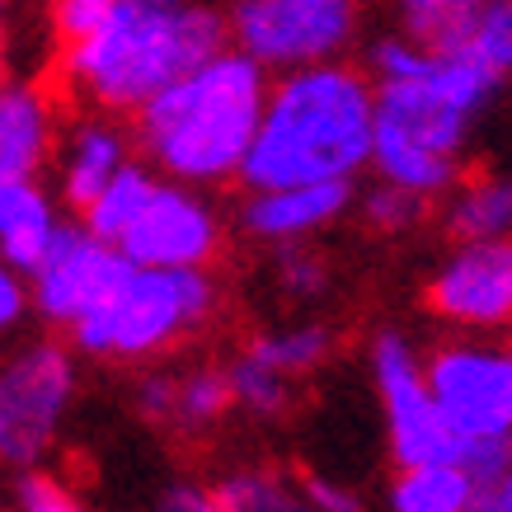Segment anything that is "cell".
I'll list each match as a JSON object with an SVG mask.
<instances>
[{
    "instance_id": "cell-1",
    "label": "cell",
    "mask_w": 512,
    "mask_h": 512,
    "mask_svg": "<svg viewBox=\"0 0 512 512\" xmlns=\"http://www.w3.org/2000/svg\"><path fill=\"white\" fill-rule=\"evenodd\" d=\"M268 90V66H259L240 47H226L132 113L137 146L170 179H184L193 188L231 184L245 174L249 146L268 109Z\"/></svg>"
},
{
    "instance_id": "cell-2",
    "label": "cell",
    "mask_w": 512,
    "mask_h": 512,
    "mask_svg": "<svg viewBox=\"0 0 512 512\" xmlns=\"http://www.w3.org/2000/svg\"><path fill=\"white\" fill-rule=\"evenodd\" d=\"M376 146V85L343 62L301 66L268 90L259 137L249 146L245 188L357 179Z\"/></svg>"
},
{
    "instance_id": "cell-3",
    "label": "cell",
    "mask_w": 512,
    "mask_h": 512,
    "mask_svg": "<svg viewBox=\"0 0 512 512\" xmlns=\"http://www.w3.org/2000/svg\"><path fill=\"white\" fill-rule=\"evenodd\" d=\"M226 38L231 19L202 0H118L90 38L62 47V80L99 113H137Z\"/></svg>"
},
{
    "instance_id": "cell-4",
    "label": "cell",
    "mask_w": 512,
    "mask_h": 512,
    "mask_svg": "<svg viewBox=\"0 0 512 512\" xmlns=\"http://www.w3.org/2000/svg\"><path fill=\"white\" fill-rule=\"evenodd\" d=\"M494 85L498 76L470 52H428L414 76L376 80L372 170L423 198L451 193L470 123L494 99Z\"/></svg>"
},
{
    "instance_id": "cell-5",
    "label": "cell",
    "mask_w": 512,
    "mask_h": 512,
    "mask_svg": "<svg viewBox=\"0 0 512 512\" xmlns=\"http://www.w3.org/2000/svg\"><path fill=\"white\" fill-rule=\"evenodd\" d=\"M217 301V282L207 268L132 264L127 278L80 325H71V343L104 362H146L207 329Z\"/></svg>"
},
{
    "instance_id": "cell-6",
    "label": "cell",
    "mask_w": 512,
    "mask_h": 512,
    "mask_svg": "<svg viewBox=\"0 0 512 512\" xmlns=\"http://www.w3.org/2000/svg\"><path fill=\"white\" fill-rule=\"evenodd\" d=\"M357 33V0H235L231 38L268 71L339 62Z\"/></svg>"
},
{
    "instance_id": "cell-7",
    "label": "cell",
    "mask_w": 512,
    "mask_h": 512,
    "mask_svg": "<svg viewBox=\"0 0 512 512\" xmlns=\"http://www.w3.org/2000/svg\"><path fill=\"white\" fill-rule=\"evenodd\" d=\"M372 381L386 414V437L395 466L419 461H461V437L451 433L447 414L433 395L428 362L414 353V343L400 329H381L372 343Z\"/></svg>"
},
{
    "instance_id": "cell-8",
    "label": "cell",
    "mask_w": 512,
    "mask_h": 512,
    "mask_svg": "<svg viewBox=\"0 0 512 512\" xmlns=\"http://www.w3.org/2000/svg\"><path fill=\"white\" fill-rule=\"evenodd\" d=\"M428 381L461 451L470 442H512V343H437Z\"/></svg>"
},
{
    "instance_id": "cell-9",
    "label": "cell",
    "mask_w": 512,
    "mask_h": 512,
    "mask_svg": "<svg viewBox=\"0 0 512 512\" xmlns=\"http://www.w3.org/2000/svg\"><path fill=\"white\" fill-rule=\"evenodd\" d=\"M76 390V367L62 343L38 339L24 343L0 376V456L15 470L43 461L52 437L62 428V414Z\"/></svg>"
},
{
    "instance_id": "cell-10",
    "label": "cell",
    "mask_w": 512,
    "mask_h": 512,
    "mask_svg": "<svg viewBox=\"0 0 512 512\" xmlns=\"http://www.w3.org/2000/svg\"><path fill=\"white\" fill-rule=\"evenodd\" d=\"M423 306L451 329H508L512 325V235L456 240L423 287Z\"/></svg>"
},
{
    "instance_id": "cell-11",
    "label": "cell",
    "mask_w": 512,
    "mask_h": 512,
    "mask_svg": "<svg viewBox=\"0 0 512 512\" xmlns=\"http://www.w3.org/2000/svg\"><path fill=\"white\" fill-rule=\"evenodd\" d=\"M127 268H132V259L113 240L94 235L80 217L66 221L52 254L29 273L33 311L43 315L47 325H80L127 278Z\"/></svg>"
},
{
    "instance_id": "cell-12",
    "label": "cell",
    "mask_w": 512,
    "mask_h": 512,
    "mask_svg": "<svg viewBox=\"0 0 512 512\" xmlns=\"http://www.w3.org/2000/svg\"><path fill=\"white\" fill-rule=\"evenodd\" d=\"M132 264L156 268H207L221 254V217L217 207L193 193L184 179H156L146 207L118 240Z\"/></svg>"
},
{
    "instance_id": "cell-13",
    "label": "cell",
    "mask_w": 512,
    "mask_h": 512,
    "mask_svg": "<svg viewBox=\"0 0 512 512\" xmlns=\"http://www.w3.org/2000/svg\"><path fill=\"white\" fill-rule=\"evenodd\" d=\"M348 207H353V179L249 188V198L240 202V231L259 245H301L306 235L334 226Z\"/></svg>"
},
{
    "instance_id": "cell-14",
    "label": "cell",
    "mask_w": 512,
    "mask_h": 512,
    "mask_svg": "<svg viewBox=\"0 0 512 512\" xmlns=\"http://www.w3.org/2000/svg\"><path fill=\"white\" fill-rule=\"evenodd\" d=\"M57 151V104L43 85L10 80L0 94V179H38Z\"/></svg>"
},
{
    "instance_id": "cell-15",
    "label": "cell",
    "mask_w": 512,
    "mask_h": 512,
    "mask_svg": "<svg viewBox=\"0 0 512 512\" xmlns=\"http://www.w3.org/2000/svg\"><path fill=\"white\" fill-rule=\"evenodd\" d=\"M127 160H132V141L123 127L109 118H80L62 146V202L76 217H85L90 202L123 174Z\"/></svg>"
},
{
    "instance_id": "cell-16",
    "label": "cell",
    "mask_w": 512,
    "mask_h": 512,
    "mask_svg": "<svg viewBox=\"0 0 512 512\" xmlns=\"http://www.w3.org/2000/svg\"><path fill=\"white\" fill-rule=\"evenodd\" d=\"M62 226L57 202L38 188V179H0V254L10 268L33 273L52 254Z\"/></svg>"
},
{
    "instance_id": "cell-17",
    "label": "cell",
    "mask_w": 512,
    "mask_h": 512,
    "mask_svg": "<svg viewBox=\"0 0 512 512\" xmlns=\"http://www.w3.org/2000/svg\"><path fill=\"white\" fill-rule=\"evenodd\" d=\"M475 475L466 461H419L400 466L390 484V512H470Z\"/></svg>"
},
{
    "instance_id": "cell-18",
    "label": "cell",
    "mask_w": 512,
    "mask_h": 512,
    "mask_svg": "<svg viewBox=\"0 0 512 512\" xmlns=\"http://www.w3.org/2000/svg\"><path fill=\"white\" fill-rule=\"evenodd\" d=\"M451 240H489V235H512V174H484V179H461L451 188L447 217H442Z\"/></svg>"
},
{
    "instance_id": "cell-19",
    "label": "cell",
    "mask_w": 512,
    "mask_h": 512,
    "mask_svg": "<svg viewBox=\"0 0 512 512\" xmlns=\"http://www.w3.org/2000/svg\"><path fill=\"white\" fill-rule=\"evenodd\" d=\"M395 5L404 38H414L428 52H466L470 29L484 10V0H395Z\"/></svg>"
},
{
    "instance_id": "cell-20",
    "label": "cell",
    "mask_w": 512,
    "mask_h": 512,
    "mask_svg": "<svg viewBox=\"0 0 512 512\" xmlns=\"http://www.w3.org/2000/svg\"><path fill=\"white\" fill-rule=\"evenodd\" d=\"M235 409V386L226 367H193V372L174 376V404H170V428L188 437H202L217 428Z\"/></svg>"
},
{
    "instance_id": "cell-21",
    "label": "cell",
    "mask_w": 512,
    "mask_h": 512,
    "mask_svg": "<svg viewBox=\"0 0 512 512\" xmlns=\"http://www.w3.org/2000/svg\"><path fill=\"white\" fill-rule=\"evenodd\" d=\"M151 188H156V174L146 170V165H137V160H127L123 174L113 179L99 198L90 202V212H85V226H90L94 235H104V240H123V231L137 221V212L146 207V198H151Z\"/></svg>"
},
{
    "instance_id": "cell-22",
    "label": "cell",
    "mask_w": 512,
    "mask_h": 512,
    "mask_svg": "<svg viewBox=\"0 0 512 512\" xmlns=\"http://www.w3.org/2000/svg\"><path fill=\"white\" fill-rule=\"evenodd\" d=\"M217 489L231 512H315L306 489H296L287 475H278V470H268V466L235 470Z\"/></svg>"
},
{
    "instance_id": "cell-23",
    "label": "cell",
    "mask_w": 512,
    "mask_h": 512,
    "mask_svg": "<svg viewBox=\"0 0 512 512\" xmlns=\"http://www.w3.org/2000/svg\"><path fill=\"white\" fill-rule=\"evenodd\" d=\"M249 353H259L264 362H273L278 372H287L296 381V376L315 372L320 362H329V353H334V329H325V325L268 329V334H259V339L249 343Z\"/></svg>"
},
{
    "instance_id": "cell-24",
    "label": "cell",
    "mask_w": 512,
    "mask_h": 512,
    "mask_svg": "<svg viewBox=\"0 0 512 512\" xmlns=\"http://www.w3.org/2000/svg\"><path fill=\"white\" fill-rule=\"evenodd\" d=\"M231 372V386H235V404L245 414H259V419H278L282 409L292 404V376L278 372L273 362H264L259 353H240L226 367Z\"/></svg>"
},
{
    "instance_id": "cell-25",
    "label": "cell",
    "mask_w": 512,
    "mask_h": 512,
    "mask_svg": "<svg viewBox=\"0 0 512 512\" xmlns=\"http://www.w3.org/2000/svg\"><path fill=\"white\" fill-rule=\"evenodd\" d=\"M428 202L423 193H414V188H400V184H381L362 198V226L376 235H404L414 231L423 217H428Z\"/></svg>"
},
{
    "instance_id": "cell-26",
    "label": "cell",
    "mask_w": 512,
    "mask_h": 512,
    "mask_svg": "<svg viewBox=\"0 0 512 512\" xmlns=\"http://www.w3.org/2000/svg\"><path fill=\"white\" fill-rule=\"evenodd\" d=\"M466 52L484 62L498 80L512 76V0H484L480 19L470 29Z\"/></svg>"
},
{
    "instance_id": "cell-27",
    "label": "cell",
    "mask_w": 512,
    "mask_h": 512,
    "mask_svg": "<svg viewBox=\"0 0 512 512\" xmlns=\"http://www.w3.org/2000/svg\"><path fill=\"white\" fill-rule=\"evenodd\" d=\"M10 508L15 512H85L80 508V498L71 494L57 475H47V470H38V466L19 470L15 494H10Z\"/></svg>"
},
{
    "instance_id": "cell-28",
    "label": "cell",
    "mask_w": 512,
    "mask_h": 512,
    "mask_svg": "<svg viewBox=\"0 0 512 512\" xmlns=\"http://www.w3.org/2000/svg\"><path fill=\"white\" fill-rule=\"evenodd\" d=\"M113 5L118 0H52V33L62 38V47L80 43L113 15Z\"/></svg>"
},
{
    "instance_id": "cell-29",
    "label": "cell",
    "mask_w": 512,
    "mask_h": 512,
    "mask_svg": "<svg viewBox=\"0 0 512 512\" xmlns=\"http://www.w3.org/2000/svg\"><path fill=\"white\" fill-rule=\"evenodd\" d=\"M278 287L287 296H296V301L320 296V292H325V259H315V254H306V249H296V245H282Z\"/></svg>"
},
{
    "instance_id": "cell-30",
    "label": "cell",
    "mask_w": 512,
    "mask_h": 512,
    "mask_svg": "<svg viewBox=\"0 0 512 512\" xmlns=\"http://www.w3.org/2000/svg\"><path fill=\"white\" fill-rule=\"evenodd\" d=\"M151 512H231V508H226L217 484L212 489H202V484H170Z\"/></svg>"
},
{
    "instance_id": "cell-31",
    "label": "cell",
    "mask_w": 512,
    "mask_h": 512,
    "mask_svg": "<svg viewBox=\"0 0 512 512\" xmlns=\"http://www.w3.org/2000/svg\"><path fill=\"white\" fill-rule=\"evenodd\" d=\"M301 489H306V498H311L315 512H362V498H357V489H348L343 480H329V475H301Z\"/></svg>"
},
{
    "instance_id": "cell-32",
    "label": "cell",
    "mask_w": 512,
    "mask_h": 512,
    "mask_svg": "<svg viewBox=\"0 0 512 512\" xmlns=\"http://www.w3.org/2000/svg\"><path fill=\"white\" fill-rule=\"evenodd\" d=\"M470 512H512V456L494 475L475 480V503H470Z\"/></svg>"
},
{
    "instance_id": "cell-33",
    "label": "cell",
    "mask_w": 512,
    "mask_h": 512,
    "mask_svg": "<svg viewBox=\"0 0 512 512\" xmlns=\"http://www.w3.org/2000/svg\"><path fill=\"white\" fill-rule=\"evenodd\" d=\"M24 278H29V273H19V268H5V273H0V325L5 329L19 325L24 311L33 306V287Z\"/></svg>"
},
{
    "instance_id": "cell-34",
    "label": "cell",
    "mask_w": 512,
    "mask_h": 512,
    "mask_svg": "<svg viewBox=\"0 0 512 512\" xmlns=\"http://www.w3.org/2000/svg\"><path fill=\"white\" fill-rule=\"evenodd\" d=\"M170 404H174V376H146L137 386V409L151 423H170Z\"/></svg>"
}]
</instances>
